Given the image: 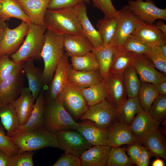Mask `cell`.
Listing matches in <instances>:
<instances>
[{
	"label": "cell",
	"instance_id": "cell-1",
	"mask_svg": "<svg viewBox=\"0 0 166 166\" xmlns=\"http://www.w3.org/2000/svg\"><path fill=\"white\" fill-rule=\"evenodd\" d=\"M44 23L47 30L57 34H82L81 24L74 7L47 9Z\"/></svg>",
	"mask_w": 166,
	"mask_h": 166
},
{
	"label": "cell",
	"instance_id": "cell-2",
	"mask_svg": "<svg viewBox=\"0 0 166 166\" xmlns=\"http://www.w3.org/2000/svg\"><path fill=\"white\" fill-rule=\"evenodd\" d=\"M46 29L44 25L30 23L25 39L18 49L10 55L16 64L22 65L29 60H39L45 42V34Z\"/></svg>",
	"mask_w": 166,
	"mask_h": 166
},
{
	"label": "cell",
	"instance_id": "cell-3",
	"mask_svg": "<svg viewBox=\"0 0 166 166\" xmlns=\"http://www.w3.org/2000/svg\"><path fill=\"white\" fill-rule=\"evenodd\" d=\"M10 138L19 148V153L34 151L47 147L61 150L56 134L44 128L29 132L17 131Z\"/></svg>",
	"mask_w": 166,
	"mask_h": 166
},
{
	"label": "cell",
	"instance_id": "cell-4",
	"mask_svg": "<svg viewBox=\"0 0 166 166\" xmlns=\"http://www.w3.org/2000/svg\"><path fill=\"white\" fill-rule=\"evenodd\" d=\"M64 35L46 30L41 56L44 64L43 73L47 83L51 81L56 68L65 53Z\"/></svg>",
	"mask_w": 166,
	"mask_h": 166
},
{
	"label": "cell",
	"instance_id": "cell-5",
	"mask_svg": "<svg viewBox=\"0 0 166 166\" xmlns=\"http://www.w3.org/2000/svg\"><path fill=\"white\" fill-rule=\"evenodd\" d=\"M43 117L44 129L56 134L62 130H76L80 124L57 99L45 103Z\"/></svg>",
	"mask_w": 166,
	"mask_h": 166
},
{
	"label": "cell",
	"instance_id": "cell-6",
	"mask_svg": "<svg viewBox=\"0 0 166 166\" xmlns=\"http://www.w3.org/2000/svg\"><path fill=\"white\" fill-rule=\"evenodd\" d=\"M117 24L114 34L109 44L123 46L128 37L144 21L136 16L126 5L118 10Z\"/></svg>",
	"mask_w": 166,
	"mask_h": 166
},
{
	"label": "cell",
	"instance_id": "cell-7",
	"mask_svg": "<svg viewBox=\"0 0 166 166\" xmlns=\"http://www.w3.org/2000/svg\"><path fill=\"white\" fill-rule=\"evenodd\" d=\"M57 99L75 121L80 119L89 107L80 89L68 81Z\"/></svg>",
	"mask_w": 166,
	"mask_h": 166
},
{
	"label": "cell",
	"instance_id": "cell-8",
	"mask_svg": "<svg viewBox=\"0 0 166 166\" xmlns=\"http://www.w3.org/2000/svg\"><path fill=\"white\" fill-rule=\"evenodd\" d=\"M80 119L90 121L100 128L108 129L120 117L116 109L105 99L89 107Z\"/></svg>",
	"mask_w": 166,
	"mask_h": 166
},
{
	"label": "cell",
	"instance_id": "cell-9",
	"mask_svg": "<svg viewBox=\"0 0 166 166\" xmlns=\"http://www.w3.org/2000/svg\"><path fill=\"white\" fill-rule=\"evenodd\" d=\"M25 76L22 65L16 64L0 85V103H11L19 97L24 88Z\"/></svg>",
	"mask_w": 166,
	"mask_h": 166
},
{
	"label": "cell",
	"instance_id": "cell-10",
	"mask_svg": "<svg viewBox=\"0 0 166 166\" xmlns=\"http://www.w3.org/2000/svg\"><path fill=\"white\" fill-rule=\"evenodd\" d=\"M56 135L61 150L79 157L84 152L93 146L75 130L61 131Z\"/></svg>",
	"mask_w": 166,
	"mask_h": 166
},
{
	"label": "cell",
	"instance_id": "cell-11",
	"mask_svg": "<svg viewBox=\"0 0 166 166\" xmlns=\"http://www.w3.org/2000/svg\"><path fill=\"white\" fill-rule=\"evenodd\" d=\"M103 81L107 90L106 100L119 113L127 99L123 74L109 73L108 77Z\"/></svg>",
	"mask_w": 166,
	"mask_h": 166
},
{
	"label": "cell",
	"instance_id": "cell-12",
	"mask_svg": "<svg viewBox=\"0 0 166 166\" xmlns=\"http://www.w3.org/2000/svg\"><path fill=\"white\" fill-rule=\"evenodd\" d=\"M30 24L22 21L19 25L13 29L7 26L0 43V56H10L17 51L27 34Z\"/></svg>",
	"mask_w": 166,
	"mask_h": 166
},
{
	"label": "cell",
	"instance_id": "cell-13",
	"mask_svg": "<svg viewBox=\"0 0 166 166\" xmlns=\"http://www.w3.org/2000/svg\"><path fill=\"white\" fill-rule=\"evenodd\" d=\"M128 5L136 16L146 23L152 24L158 19L166 20V9L157 7L151 0H129Z\"/></svg>",
	"mask_w": 166,
	"mask_h": 166
},
{
	"label": "cell",
	"instance_id": "cell-14",
	"mask_svg": "<svg viewBox=\"0 0 166 166\" xmlns=\"http://www.w3.org/2000/svg\"><path fill=\"white\" fill-rule=\"evenodd\" d=\"M68 57L65 53L57 65L51 81L48 94L44 98L45 103L56 99L68 81V75L71 68Z\"/></svg>",
	"mask_w": 166,
	"mask_h": 166
},
{
	"label": "cell",
	"instance_id": "cell-15",
	"mask_svg": "<svg viewBox=\"0 0 166 166\" xmlns=\"http://www.w3.org/2000/svg\"><path fill=\"white\" fill-rule=\"evenodd\" d=\"M132 65L141 82L156 85L166 80V74L158 71L153 63L143 55H137Z\"/></svg>",
	"mask_w": 166,
	"mask_h": 166
},
{
	"label": "cell",
	"instance_id": "cell-16",
	"mask_svg": "<svg viewBox=\"0 0 166 166\" xmlns=\"http://www.w3.org/2000/svg\"><path fill=\"white\" fill-rule=\"evenodd\" d=\"M107 144L111 147L128 145L138 141L132 132L130 127L120 119L115 121L108 129Z\"/></svg>",
	"mask_w": 166,
	"mask_h": 166
},
{
	"label": "cell",
	"instance_id": "cell-17",
	"mask_svg": "<svg viewBox=\"0 0 166 166\" xmlns=\"http://www.w3.org/2000/svg\"><path fill=\"white\" fill-rule=\"evenodd\" d=\"M74 8L81 24L82 34L90 41L93 48L102 46L104 43L101 36L92 25L87 16L85 4H79Z\"/></svg>",
	"mask_w": 166,
	"mask_h": 166
},
{
	"label": "cell",
	"instance_id": "cell-18",
	"mask_svg": "<svg viewBox=\"0 0 166 166\" xmlns=\"http://www.w3.org/2000/svg\"><path fill=\"white\" fill-rule=\"evenodd\" d=\"M15 0L19 4L31 23L44 25L45 15L51 0Z\"/></svg>",
	"mask_w": 166,
	"mask_h": 166
},
{
	"label": "cell",
	"instance_id": "cell-19",
	"mask_svg": "<svg viewBox=\"0 0 166 166\" xmlns=\"http://www.w3.org/2000/svg\"><path fill=\"white\" fill-rule=\"evenodd\" d=\"M160 124L153 119L149 112L143 111L134 117L129 127L139 142L149 133L158 129Z\"/></svg>",
	"mask_w": 166,
	"mask_h": 166
},
{
	"label": "cell",
	"instance_id": "cell-20",
	"mask_svg": "<svg viewBox=\"0 0 166 166\" xmlns=\"http://www.w3.org/2000/svg\"><path fill=\"white\" fill-rule=\"evenodd\" d=\"M35 99L28 87H24L19 97L11 103L18 118L19 126L26 123L34 108Z\"/></svg>",
	"mask_w": 166,
	"mask_h": 166
},
{
	"label": "cell",
	"instance_id": "cell-21",
	"mask_svg": "<svg viewBox=\"0 0 166 166\" xmlns=\"http://www.w3.org/2000/svg\"><path fill=\"white\" fill-rule=\"evenodd\" d=\"M139 142L146 148L152 156L166 160V139L159 129L149 133Z\"/></svg>",
	"mask_w": 166,
	"mask_h": 166
},
{
	"label": "cell",
	"instance_id": "cell-22",
	"mask_svg": "<svg viewBox=\"0 0 166 166\" xmlns=\"http://www.w3.org/2000/svg\"><path fill=\"white\" fill-rule=\"evenodd\" d=\"M64 47L69 57L79 56L91 51L93 47L90 41L82 34L64 35Z\"/></svg>",
	"mask_w": 166,
	"mask_h": 166
},
{
	"label": "cell",
	"instance_id": "cell-23",
	"mask_svg": "<svg viewBox=\"0 0 166 166\" xmlns=\"http://www.w3.org/2000/svg\"><path fill=\"white\" fill-rule=\"evenodd\" d=\"M86 120L80 123L76 130L93 146L108 145V129L100 128L92 121Z\"/></svg>",
	"mask_w": 166,
	"mask_h": 166
},
{
	"label": "cell",
	"instance_id": "cell-24",
	"mask_svg": "<svg viewBox=\"0 0 166 166\" xmlns=\"http://www.w3.org/2000/svg\"><path fill=\"white\" fill-rule=\"evenodd\" d=\"M111 147L93 145L84 152L80 158L81 166H106Z\"/></svg>",
	"mask_w": 166,
	"mask_h": 166
},
{
	"label": "cell",
	"instance_id": "cell-25",
	"mask_svg": "<svg viewBox=\"0 0 166 166\" xmlns=\"http://www.w3.org/2000/svg\"><path fill=\"white\" fill-rule=\"evenodd\" d=\"M34 60L31 59L22 64V67L28 81V87L36 99L42 88L47 83L40 69L35 66Z\"/></svg>",
	"mask_w": 166,
	"mask_h": 166
},
{
	"label": "cell",
	"instance_id": "cell-26",
	"mask_svg": "<svg viewBox=\"0 0 166 166\" xmlns=\"http://www.w3.org/2000/svg\"><path fill=\"white\" fill-rule=\"evenodd\" d=\"M132 34L151 47L166 42V36L158 30L154 24L144 22L136 28Z\"/></svg>",
	"mask_w": 166,
	"mask_h": 166
},
{
	"label": "cell",
	"instance_id": "cell-27",
	"mask_svg": "<svg viewBox=\"0 0 166 166\" xmlns=\"http://www.w3.org/2000/svg\"><path fill=\"white\" fill-rule=\"evenodd\" d=\"M36 102L31 114L24 124L19 126L17 131L29 132L44 128L43 114L44 109V97L40 92L36 98Z\"/></svg>",
	"mask_w": 166,
	"mask_h": 166
},
{
	"label": "cell",
	"instance_id": "cell-28",
	"mask_svg": "<svg viewBox=\"0 0 166 166\" xmlns=\"http://www.w3.org/2000/svg\"><path fill=\"white\" fill-rule=\"evenodd\" d=\"M68 81L75 87L82 89L89 87L102 80L99 70L84 71L76 70L71 67Z\"/></svg>",
	"mask_w": 166,
	"mask_h": 166
},
{
	"label": "cell",
	"instance_id": "cell-29",
	"mask_svg": "<svg viewBox=\"0 0 166 166\" xmlns=\"http://www.w3.org/2000/svg\"><path fill=\"white\" fill-rule=\"evenodd\" d=\"M117 46L110 44L93 48L91 52L96 56L99 66V70L102 81L108 77Z\"/></svg>",
	"mask_w": 166,
	"mask_h": 166
},
{
	"label": "cell",
	"instance_id": "cell-30",
	"mask_svg": "<svg viewBox=\"0 0 166 166\" xmlns=\"http://www.w3.org/2000/svg\"><path fill=\"white\" fill-rule=\"evenodd\" d=\"M137 56L127 51L123 46L117 47L109 73L123 74L128 67L132 65Z\"/></svg>",
	"mask_w": 166,
	"mask_h": 166
},
{
	"label": "cell",
	"instance_id": "cell-31",
	"mask_svg": "<svg viewBox=\"0 0 166 166\" xmlns=\"http://www.w3.org/2000/svg\"><path fill=\"white\" fill-rule=\"evenodd\" d=\"M0 118L1 123L10 137L17 131L19 126L16 113L11 103H0Z\"/></svg>",
	"mask_w": 166,
	"mask_h": 166
},
{
	"label": "cell",
	"instance_id": "cell-32",
	"mask_svg": "<svg viewBox=\"0 0 166 166\" xmlns=\"http://www.w3.org/2000/svg\"><path fill=\"white\" fill-rule=\"evenodd\" d=\"M11 18L31 23L29 18L15 0H0V20L5 22L9 20Z\"/></svg>",
	"mask_w": 166,
	"mask_h": 166
},
{
	"label": "cell",
	"instance_id": "cell-33",
	"mask_svg": "<svg viewBox=\"0 0 166 166\" xmlns=\"http://www.w3.org/2000/svg\"><path fill=\"white\" fill-rule=\"evenodd\" d=\"M80 89L89 107L106 99L107 95L106 86L103 81L89 87Z\"/></svg>",
	"mask_w": 166,
	"mask_h": 166
},
{
	"label": "cell",
	"instance_id": "cell-34",
	"mask_svg": "<svg viewBox=\"0 0 166 166\" xmlns=\"http://www.w3.org/2000/svg\"><path fill=\"white\" fill-rule=\"evenodd\" d=\"M141 82L137 96L139 103L144 111L148 112L151 105L159 94L155 84Z\"/></svg>",
	"mask_w": 166,
	"mask_h": 166
},
{
	"label": "cell",
	"instance_id": "cell-35",
	"mask_svg": "<svg viewBox=\"0 0 166 166\" xmlns=\"http://www.w3.org/2000/svg\"><path fill=\"white\" fill-rule=\"evenodd\" d=\"M71 57L72 68L84 71L99 70V64L95 55L91 51L79 56Z\"/></svg>",
	"mask_w": 166,
	"mask_h": 166
},
{
	"label": "cell",
	"instance_id": "cell-36",
	"mask_svg": "<svg viewBox=\"0 0 166 166\" xmlns=\"http://www.w3.org/2000/svg\"><path fill=\"white\" fill-rule=\"evenodd\" d=\"M123 75L128 99L137 96L141 82L134 67L132 65L128 67Z\"/></svg>",
	"mask_w": 166,
	"mask_h": 166
},
{
	"label": "cell",
	"instance_id": "cell-37",
	"mask_svg": "<svg viewBox=\"0 0 166 166\" xmlns=\"http://www.w3.org/2000/svg\"><path fill=\"white\" fill-rule=\"evenodd\" d=\"M143 111L138 96L127 99L119 113L120 119L123 122L129 126L135 115Z\"/></svg>",
	"mask_w": 166,
	"mask_h": 166
},
{
	"label": "cell",
	"instance_id": "cell-38",
	"mask_svg": "<svg viewBox=\"0 0 166 166\" xmlns=\"http://www.w3.org/2000/svg\"><path fill=\"white\" fill-rule=\"evenodd\" d=\"M117 24V17L108 18L104 16L99 19L96 26L103 42L104 45L108 44L112 38Z\"/></svg>",
	"mask_w": 166,
	"mask_h": 166
},
{
	"label": "cell",
	"instance_id": "cell-39",
	"mask_svg": "<svg viewBox=\"0 0 166 166\" xmlns=\"http://www.w3.org/2000/svg\"><path fill=\"white\" fill-rule=\"evenodd\" d=\"M125 149L120 147H111L108 159L107 166H131L134 164L126 154Z\"/></svg>",
	"mask_w": 166,
	"mask_h": 166
},
{
	"label": "cell",
	"instance_id": "cell-40",
	"mask_svg": "<svg viewBox=\"0 0 166 166\" xmlns=\"http://www.w3.org/2000/svg\"><path fill=\"white\" fill-rule=\"evenodd\" d=\"M148 112L160 124L164 121L166 119V95H159L154 100Z\"/></svg>",
	"mask_w": 166,
	"mask_h": 166
},
{
	"label": "cell",
	"instance_id": "cell-41",
	"mask_svg": "<svg viewBox=\"0 0 166 166\" xmlns=\"http://www.w3.org/2000/svg\"><path fill=\"white\" fill-rule=\"evenodd\" d=\"M123 47L127 51L137 55H144L151 48L132 34L127 38Z\"/></svg>",
	"mask_w": 166,
	"mask_h": 166
},
{
	"label": "cell",
	"instance_id": "cell-42",
	"mask_svg": "<svg viewBox=\"0 0 166 166\" xmlns=\"http://www.w3.org/2000/svg\"><path fill=\"white\" fill-rule=\"evenodd\" d=\"M144 56L153 63L157 69L166 74V57L162 53L158 45L151 47Z\"/></svg>",
	"mask_w": 166,
	"mask_h": 166
},
{
	"label": "cell",
	"instance_id": "cell-43",
	"mask_svg": "<svg viewBox=\"0 0 166 166\" xmlns=\"http://www.w3.org/2000/svg\"><path fill=\"white\" fill-rule=\"evenodd\" d=\"M33 151L18 153L10 157V166H34Z\"/></svg>",
	"mask_w": 166,
	"mask_h": 166
},
{
	"label": "cell",
	"instance_id": "cell-44",
	"mask_svg": "<svg viewBox=\"0 0 166 166\" xmlns=\"http://www.w3.org/2000/svg\"><path fill=\"white\" fill-rule=\"evenodd\" d=\"M2 128L0 126V149L10 157L18 153L19 149L10 138L6 135Z\"/></svg>",
	"mask_w": 166,
	"mask_h": 166
},
{
	"label": "cell",
	"instance_id": "cell-45",
	"mask_svg": "<svg viewBox=\"0 0 166 166\" xmlns=\"http://www.w3.org/2000/svg\"><path fill=\"white\" fill-rule=\"evenodd\" d=\"M93 6L101 10L108 18L116 17L118 10L114 6L111 0H90Z\"/></svg>",
	"mask_w": 166,
	"mask_h": 166
},
{
	"label": "cell",
	"instance_id": "cell-46",
	"mask_svg": "<svg viewBox=\"0 0 166 166\" xmlns=\"http://www.w3.org/2000/svg\"><path fill=\"white\" fill-rule=\"evenodd\" d=\"M16 64L9 56H0V85L10 73Z\"/></svg>",
	"mask_w": 166,
	"mask_h": 166
},
{
	"label": "cell",
	"instance_id": "cell-47",
	"mask_svg": "<svg viewBox=\"0 0 166 166\" xmlns=\"http://www.w3.org/2000/svg\"><path fill=\"white\" fill-rule=\"evenodd\" d=\"M90 2V0H51L48 9H55L74 7L81 3L89 4Z\"/></svg>",
	"mask_w": 166,
	"mask_h": 166
},
{
	"label": "cell",
	"instance_id": "cell-48",
	"mask_svg": "<svg viewBox=\"0 0 166 166\" xmlns=\"http://www.w3.org/2000/svg\"><path fill=\"white\" fill-rule=\"evenodd\" d=\"M80 157L65 152L52 165L53 166H81Z\"/></svg>",
	"mask_w": 166,
	"mask_h": 166
},
{
	"label": "cell",
	"instance_id": "cell-49",
	"mask_svg": "<svg viewBox=\"0 0 166 166\" xmlns=\"http://www.w3.org/2000/svg\"><path fill=\"white\" fill-rule=\"evenodd\" d=\"M143 146L139 142L129 145L125 149L133 164H136L140 155Z\"/></svg>",
	"mask_w": 166,
	"mask_h": 166
},
{
	"label": "cell",
	"instance_id": "cell-50",
	"mask_svg": "<svg viewBox=\"0 0 166 166\" xmlns=\"http://www.w3.org/2000/svg\"><path fill=\"white\" fill-rule=\"evenodd\" d=\"M152 156L145 147L143 146L140 155L136 164L137 166H148Z\"/></svg>",
	"mask_w": 166,
	"mask_h": 166
},
{
	"label": "cell",
	"instance_id": "cell-51",
	"mask_svg": "<svg viewBox=\"0 0 166 166\" xmlns=\"http://www.w3.org/2000/svg\"><path fill=\"white\" fill-rule=\"evenodd\" d=\"M10 157L0 149V166H10Z\"/></svg>",
	"mask_w": 166,
	"mask_h": 166
},
{
	"label": "cell",
	"instance_id": "cell-52",
	"mask_svg": "<svg viewBox=\"0 0 166 166\" xmlns=\"http://www.w3.org/2000/svg\"><path fill=\"white\" fill-rule=\"evenodd\" d=\"M163 20L158 19L154 22V24L158 30L166 36V25Z\"/></svg>",
	"mask_w": 166,
	"mask_h": 166
},
{
	"label": "cell",
	"instance_id": "cell-53",
	"mask_svg": "<svg viewBox=\"0 0 166 166\" xmlns=\"http://www.w3.org/2000/svg\"><path fill=\"white\" fill-rule=\"evenodd\" d=\"M156 85L159 95H166V80Z\"/></svg>",
	"mask_w": 166,
	"mask_h": 166
},
{
	"label": "cell",
	"instance_id": "cell-54",
	"mask_svg": "<svg viewBox=\"0 0 166 166\" xmlns=\"http://www.w3.org/2000/svg\"><path fill=\"white\" fill-rule=\"evenodd\" d=\"M7 26L5 22L0 20V43L2 40Z\"/></svg>",
	"mask_w": 166,
	"mask_h": 166
},
{
	"label": "cell",
	"instance_id": "cell-55",
	"mask_svg": "<svg viewBox=\"0 0 166 166\" xmlns=\"http://www.w3.org/2000/svg\"><path fill=\"white\" fill-rule=\"evenodd\" d=\"M152 166H164L165 164L164 161L159 159L157 158V159L155 160L152 163Z\"/></svg>",
	"mask_w": 166,
	"mask_h": 166
},
{
	"label": "cell",
	"instance_id": "cell-56",
	"mask_svg": "<svg viewBox=\"0 0 166 166\" xmlns=\"http://www.w3.org/2000/svg\"><path fill=\"white\" fill-rule=\"evenodd\" d=\"M158 46L163 54L166 57V42L161 43Z\"/></svg>",
	"mask_w": 166,
	"mask_h": 166
}]
</instances>
